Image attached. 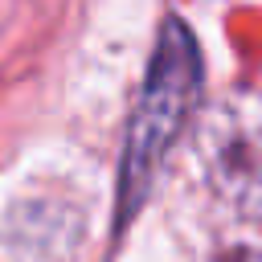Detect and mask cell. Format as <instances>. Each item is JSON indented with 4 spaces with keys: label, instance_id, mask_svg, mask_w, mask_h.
Instances as JSON below:
<instances>
[{
    "label": "cell",
    "instance_id": "obj_1",
    "mask_svg": "<svg viewBox=\"0 0 262 262\" xmlns=\"http://www.w3.org/2000/svg\"><path fill=\"white\" fill-rule=\"evenodd\" d=\"M196 90H201L196 41L188 37V29L180 20H164L147 78H143L135 111H131V127H127L123 176H119L123 217L139 209V201L147 196V188L156 180V168L164 164L176 135L188 127V115L196 106Z\"/></svg>",
    "mask_w": 262,
    "mask_h": 262
},
{
    "label": "cell",
    "instance_id": "obj_2",
    "mask_svg": "<svg viewBox=\"0 0 262 262\" xmlns=\"http://www.w3.org/2000/svg\"><path fill=\"white\" fill-rule=\"evenodd\" d=\"M196 156L217 201L262 225V90L217 98L196 127Z\"/></svg>",
    "mask_w": 262,
    "mask_h": 262
},
{
    "label": "cell",
    "instance_id": "obj_3",
    "mask_svg": "<svg viewBox=\"0 0 262 262\" xmlns=\"http://www.w3.org/2000/svg\"><path fill=\"white\" fill-rule=\"evenodd\" d=\"M209 262H262V254H254V250H229V254H217Z\"/></svg>",
    "mask_w": 262,
    "mask_h": 262
}]
</instances>
